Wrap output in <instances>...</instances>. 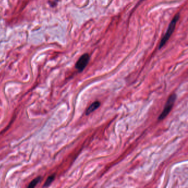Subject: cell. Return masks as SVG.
Returning <instances> with one entry per match:
<instances>
[{
	"label": "cell",
	"mask_w": 188,
	"mask_h": 188,
	"mask_svg": "<svg viewBox=\"0 0 188 188\" xmlns=\"http://www.w3.org/2000/svg\"><path fill=\"white\" fill-rule=\"evenodd\" d=\"M100 103L99 101H95L94 102H93L92 104L87 108V109L86 110V114L87 115L90 114L92 112H94V110L97 109L99 107Z\"/></svg>",
	"instance_id": "obj_4"
},
{
	"label": "cell",
	"mask_w": 188,
	"mask_h": 188,
	"mask_svg": "<svg viewBox=\"0 0 188 188\" xmlns=\"http://www.w3.org/2000/svg\"><path fill=\"white\" fill-rule=\"evenodd\" d=\"M89 60V55H88V54H84L82 56H81L76 64V69L80 72L83 71L88 64Z\"/></svg>",
	"instance_id": "obj_3"
},
{
	"label": "cell",
	"mask_w": 188,
	"mask_h": 188,
	"mask_svg": "<svg viewBox=\"0 0 188 188\" xmlns=\"http://www.w3.org/2000/svg\"><path fill=\"white\" fill-rule=\"evenodd\" d=\"M41 176H38L37 178L34 179L29 183V186H28V188H33L35 187L39 183V181H41Z\"/></svg>",
	"instance_id": "obj_6"
},
{
	"label": "cell",
	"mask_w": 188,
	"mask_h": 188,
	"mask_svg": "<svg viewBox=\"0 0 188 188\" xmlns=\"http://www.w3.org/2000/svg\"><path fill=\"white\" fill-rule=\"evenodd\" d=\"M55 178V174H52L51 176H48V178L46 179L45 183L44 184L43 186L44 187H48L50 186L51 184L52 183V181H54Z\"/></svg>",
	"instance_id": "obj_5"
},
{
	"label": "cell",
	"mask_w": 188,
	"mask_h": 188,
	"mask_svg": "<svg viewBox=\"0 0 188 188\" xmlns=\"http://www.w3.org/2000/svg\"><path fill=\"white\" fill-rule=\"evenodd\" d=\"M176 94H173L169 97L167 100L166 104L165 105L164 109L158 118V120H163L167 117L168 115L169 114V113L171 111V109L174 105V102H176Z\"/></svg>",
	"instance_id": "obj_2"
},
{
	"label": "cell",
	"mask_w": 188,
	"mask_h": 188,
	"mask_svg": "<svg viewBox=\"0 0 188 188\" xmlns=\"http://www.w3.org/2000/svg\"><path fill=\"white\" fill-rule=\"evenodd\" d=\"M179 17H180V14L179 13H178L174 16V18L172 19V21L169 24L168 28L167 29L166 33L163 37V38L161 39V41L160 42V46H159V49L162 48L165 45V44L167 43V41H168L169 38L171 37V34L174 32V29L176 28V22L179 19Z\"/></svg>",
	"instance_id": "obj_1"
}]
</instances>
